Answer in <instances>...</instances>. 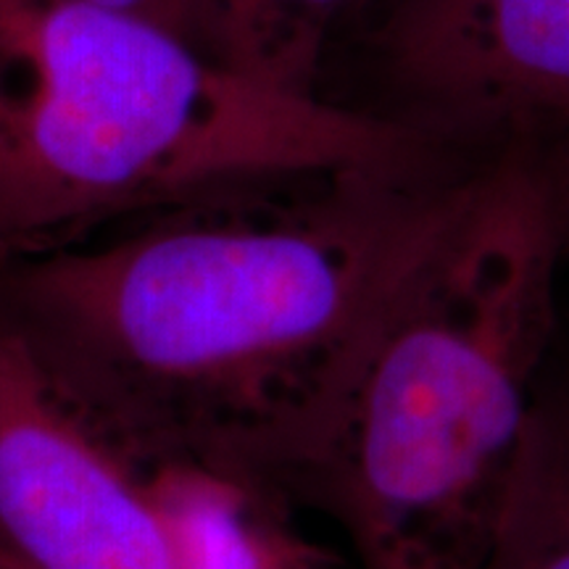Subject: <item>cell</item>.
<instances>
[{
	"mask_svg": "<svg viewBox=\"0 0 569 569\" xmlns=\"http://www.w3.org/2000/svg\"><path fill=\"white\" fill-rule=\"evenodd\" d=\"M486 156L306 177L9 256L0 319L140 465L269 488Z\"/></svg>",
	"mask_w": 569,
	"mask_h": 569,
	"instance_id": "obj_1",
	"label": "cell"
},
{
	"mask_svg": "<svg viewBox=\"0 0 569 569\" xmlns=\"http://www.w3.org/2000/svg\"><path fill=\"white\" fill-rule=\"evenodd\" d=\"M553 146L490 151L272 480L359 569H486L559 356Z\"/></svg>",
	"mask_w": 569,
	"mask_h": 569,
	"instance_id": "obj_2",
	"label": "cell"
},
{
	"mask_svg": "<svg viewBox=\"0 0 569 569\" xmlns=\"http://www.w3.org/2000/svg\"><path fill=\"white\" fill-rule=\"evenodd\" d=\"M453 151L124 13L0 0V259L206 198Z\"/></svg>",
	"mask_w": 569,
	"mask_h": 569,
	"instance_id": "obj_3",
	"label": "cell"
},
{
	"mask_svg": "<svg viewBox=\"0 0 569 569\" xmlns=\"http://www.w3.org/2000/svg\"><path fill=\"white\" fill-rule=\"evenodd\" d=\"M0 543L30 569H177L138 459L0 319Z\"/></svg>",
	"mask_w": 569,
	"mask_h": 569,
	"instance_id": "obj_4",
	"label": "cell"
},
{
	"mask_svg": "<svg viewBox=\"0 0 569 569\" xmlns=\"http://www.w3.org/2000/svg\"><path fill=\"white\" fill-rule=\"evenodd\" d=\"M377 48L396 119L461 151L569 134V0H393Z\"/></svg>",
	"mask_w": 569,
	"mask_h": 569,
	"instance_id": "obj_5",
	"label": "cell"
},
{
	"mask_svg": "<svg viewBox=\"0 0 569 569\" xmlns=\"http://www.w3.org/2000/svg\"><path fill=\"white\" fill-rule=\"evenodd\" d=\"M167 519L177 569H315L290 503L243 475L198 461L142 465Z\"/></svg>",
	"mask_w": 569,
	"mask_h": 569,
	"instance_id": "obj_6",
	"label": "cell"
},
{
	"mask_svg": "<svg viewBox=\"0 0 569 569\" xmlns=\"http://www.w3.org/2000/svg\"><path fill=\"white\" fill-rule=\"evenodd\" d=\"M486 569H569V359L540 388Z\"/></svg>",
	"mask_w": 569,
	"mask_h": 569,
	"instance_id": "obj_7",
	"label": "cell"
},
{
	"mask_svg": "<svg viewBox=\"0 0 569 569\" xmlns=\"http://www.w3.org/2000/svg\"><path fill=\"white\" fill-rule=\"evenodd\" d=\"M359 0H227L222 61L277 88L317 92L325 42Z\"/></svg>",
	"mask_w": 569,
	"mask_h": 569,
	"instance_id": "obj_8",
	"label": "cell"
},
{
	"mask_svg": "<svg viewBox=\"0 0 569 569\" xmlns=\"http://www.w3.org/2000/svg\"><path fill=\"white\" fill-rule=\"evenodd\" d=\"M84 3L146 21L222 59L227 0H84Z\"/></svg>",
	"mask_w": 569,
	"mask_h": 569,
	"instance_id": "obj_9",
	"label": "cell"
},
{
	"mask_svg": "<svg viewBox=\"0 0 569 569\" xmlns=\"http://www.w3.org/2000/svg\"><path fill=\"white\" fill-rule=\"evenodd\" d=\"M553 146V167H557V184L561 201V219H565V234L569 246V134L551 140Z\"/></svg>",
	"mask_w": 569,
	"mask_h": 569,
	"instance_id": "obj_10",
	"label": "cell"
},
{
	"mask_svg": "<svg viewBox=\"0 0 569 569\" xmlns=\"http://www.w3.org/2000/svg\"><path fill=\"white\" fill-rule=\"evenodd\" d=\"M0 569H30V567H27L21 559L13 557V553L0 543Z\"/></svg>",
	"mask_w": 569,
	"mask_h": 569,
	"instance_id": "obj_11",
	"label": "cell"
},
{
	"mask_svg": "<svg viewBox=\"0 0 569 569\" xmlns=\"http://www.w3.org/2000/svg\"><path fill=\"white\" fill-rule=\"evenodd\" d=\"M315 569H319V567H315Z\"/></svg>",
	"mask_w": 569,
	"mask_h": 569,
	"instance_id": "obj_12",
	"label": "cell"
}]
</instances>
